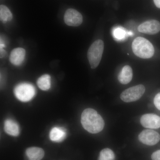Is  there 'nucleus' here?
Masks as SVG:
<instances>
[{"label":"nucleus","mask_w":160,"mask_h":160,"mask_svg":"<svg viewBox=\"0 0 160 160\" xmlns=\"http://www.w3.org/2000/svg\"><path fill=\"white\" fill-rule=\"evenodd\" d=\"M64 22L66 25L71 26H78L83 22V17L80 12L73 9L66 10L64 15Z\"/></svg>","instance_id":"0eeeda50"},{"label":"nucleus","mask_w":160,"mask_h":160,"mask_svg":"<svg viewBox=\"0 0 160 160\" xmlns=\"http://www.w3.org/2000/svg\"><path fill=\"white\" fill-rule=\"evenodd\" d=\"M14 93L18 99L22 102H28L32 99L36 94L34 86L29 83H22L16 86Z\"/></svg>","instance_id":"20e7f679"},{"label":"nucleus","mask_w":160,"mask_h":160,"mask_svg":"<svg viewBox=\"0 0 160 160\" xmlns=\"http://www.w3.org/2000/svg\"><path fill=\"white\" fill-rule=\"evenodd\" d=\"M146 91L145 86L139 85L126 89L121 93L120 98L125 102H135L141 98Z\"/></svg>","instance_id":"39448f33"},{"label":"nucleus","mask_w":160,"mask_h":160,"mask_svg":"<svg viewBox=\"0 0 160 160\" xmlns=\"http://www.w3.org/2000/svg\"><path fill=\"white\" fill-rule=\"evenodd\" d=\"M4 129L7 134L12 136H18L20 133V127L18 124L11 119H7L5 121Z\"/></svg>","instance_id":"f8f14e48"},{"label":"nucleus","mask_w":160,"mask_h":160,"mask_svg":"<svg viewBox=\"0 0 160 160\" xmlns=\"http://www.w3.org/2000/svg\"><path fill=\"white\" fill-rule=\"evenodd\" d=\"M37 85L39 88L44 91L49 90L51 87V77L48 74L43 75L37 81Z\"/></svg>","instance_id":"2eb2a0df"},{"label":"nucleus","mask_w":160,"mask_h":160,"mask_svg":"<svg viewBox=\"0 0 160 160\" xmlns=\"http://www.w3.org/2000/svg\"><path fill=\"white\" fill-rule=\"evenodd\" d=\"M132 48L134 54L142 58H150L154 55V47L149 41L144 38H136L132 42Z\"/></svg>","instance_id":"f03ea898"},{"label":"nucleus","mask_w":160,"mask_h":160,"mask_svg":"<svg viewBox=\"0 0 160 160\" xmlns=\"http://www.w3.org/2000/svg\"><path fill=\"white\" fill-rule=\"evenodd\" d=\"M104 49V42L100 39L96 40L89 47L87 57L92 69H96L98 66L102 59Z\"/></svg>","instance_id":"7ed1b4c3"},{"label":"nucleus","mask_w":160,"mask_h":160,"mask_svg":"<svg viewBox=\"0 0 160 160\" xmlns=\"http://www.w3.org/2000/svg\"><path fill=\"white\" fill-rule=\"evenodd\" d=\"M115 154L111 149L106 148L100 152L98 160H114Z\"/></svg>","instance_id":"a211bd4d"},{"label":"nucleus","mask_w":160,"mask_h":160,"mask_svg":"<svg viewBox=\"0 0 160 160\" xmlns=\"http://www.w3.org/2000/svg\"><path fill=\"white\" fill-rule=\"evenodd\" d=\"M112 36L117 41H122L128 36V33L124 28L122 27H117L112 30Z\"/></svg>","instance_id":"f3484780"},{"label":"nucleus","mask_w":160,"mask_h":160,"mask_svg":"<svg viewBox=\"0 0 160 160\" xmlns=\"http://www.w3.org/2000/svg\"><path fill=\"white\" fill-rule=\"evenodd\" d=\"M155 6L160 9V0H153Z\"/></svg>","instance_id":"412c9836"},{"label":"nucleus","mask_w":160,"mask_h":160,"mask_svg":"<svg viewBox=\"0 0 160 160\" xmlns=\"http://www.w3.org/2000/svg\"><path fill=\"white\" fill-rule=\"evenodd\" d=\"M26 155L29 160H41L45 155V152L42 148L31 147L26 149Z\"/></svg>","instance_id":"4468645a"},{"label":"nucleus","mask_w":160,"mask_h":160,"mask_svg":"<svg viewBox=\"0 0 160 160\" xmlns=\"http://www.w3.org/2000/svg\"><path fill=\"white\" fill-rule=\"evenodd\" d=\"M0 18L3 23L10 22L12 19V13L9 8L4 5L0 6Z\"/></svg>","instance_id":"dca6fc26"},{"label":"nucleus","mask_w":160,"mask_h":160,"mask_svg":"<svg viewBox=\"0 0 160 160\" xmlns=\"http://www.w3.org/2000/svg\"><path fill=\"white\" fill-rule=\"evenodd\" d=\"M152 160H160V150L154 152L151 156Z\"/></svg>","instance_id":"aec40b11"},{"label":"nucleus","mask_w":160,"mask_h":160,"mask_svg":"<svg viewBox=\"0 0 160 160\" xmlns=\"http://www.w3.org/2000/svg\"><path fill=\"white\" fill-rule=\"evenodd\" d=\"M6 52L3 49H1V58H3L6 55Z\"/></svg>","instance_id":"4be33fe9"},{"label":"nucleus","mask_w":160,"mask_h":160,"mask_svg":"<svg viewBox=\"0 0 160 160\" xmlns=\"http://www.w3.org/2000/svg\"><path fill=\"white\" fill-rule=\"evenodd\" d=\"M67 135L66 129L61 127H53L49 132V138L52 142H60L66 138Z\"/></svg>","instance_id":"9b49d317"},{"label":"nucleus","mask_w":160,"mask_h":160,"mask_svg":"<svg viewBox=\"0 0 160 160\" xmlns=\"http://www.w3.org/2000/svg\"><path fill=\"white\" fill-rule=\"evenodd\" d=\"M138 29V31L142 33L156 34L160 31V22L157 20H149L139 25Z\"/></svg>","instance_id":"6e6552de"},{"label":"nucleus","mask_w":160,"mask_h":160,"mask_svg":"<svg viewBox=\"0 0 160 160\" xmlns=\"http://www.w3.org/2000/svg\"><path fill=\"white\" fill-rule=\"evenodd\" d=\"M133 72L131 67L126 65L123 67L118 76V80L121 84L126 85L131 82Z\"/></svg>","instance_id":"ddd939ff"},{"label":"nucleus","mask_w":160,"mask_h":160,"mask_svg":"<svg viewBox=\"0 0 160 160\" xmlns=\"http://www.w3.org/2000/svg\"><path fill=\"white\" fill-rule=\"evenodd\" d=\"M81 122L84 129L92 134L100 132L105 126L103 118L97 112L91 108H88L83 111Z\"/></svg>","instance_id":"f257e3e1"},{"label":"nucleus","mask_w":160,"mask_h":160,"mask_svg":"<svg viewBox=\"0 0 160 160\" xmlns=\"http://www.w3.org/2000/svg\"><path fill=\"white\" fill-rule=\"evenodd\" d=\"M26 54V50L23 48H15L11 51L9 61L15 66H20L24 61Z\"/></svg>","instance_id":"9d476101"},{"label":"nucleus","mask_w":160,"mask_h":160,"mask_svg":"<svg viewBox=\"0 0 160 160\" xmlns=\"http://www.w3.org/2000/svg\"><path fill=\"white\" fill-rule=\"evenodd\" d=\"M155 106L159 110H160V93H158L155 96L154 98Z\"/></svg>","instance_id":"6ab92c4d"},{"label":"nucleus","mask_w":160,"mask_h":160,"mask_svg":"<svg viewBox=\"0 0 160 160\" xmlns=\"http://www.w3.org/2000/svg\"><path fill=\"white\" fill-rule=\"evenodd\" d=\"M138 139L143 144L148 146L155 145L160 141V135L152 129H145L139 134Z\"/></svg>","instance_id":"423d86ee"},{"label":"nucleus","mask_w":160,"mask_h":160,"mask_svg":"<svg viewBox=\"0 0 160 160\" xmlns=\"http://www.w3.org/2000/svg\"><path fill=\"white\" fill-rule=\"evenodd\" d=\"M143 127L150 129H157L160 128V117L157 115L149 113L142 116L140 120Z\"/></svg>","instance_id":"1a4fd4ad"}]
</instances>
